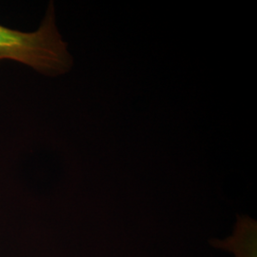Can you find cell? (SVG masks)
Instances as JSON below:
<instances>
[{
    "label": "cell",
    "instance_id": "cell-1",
    "mask_svg": "<svg viewBox=\"0 0 257 257\" xmlns=\"http://www.w3.org/2000/svg\"><path fill=\"white\" fill-rule=\"evenodd\" d=\"M5 60L25 65L50 77L72 70L74 59L56 26L53 1L34 32H22L0 24V62Z\"/></svg>",
    "mask_w": 257,
    "mask_h": 257
},
{
    "label": "cell",
    "instance_id": "cell-2",
    "mask_svg": "<svg viewBox=\"0 0 257 257\" xmlns=\"http://www.w3.org/2000/svg\"><path fill=\"white\" fill-rule=\"evenodd\" d=\"M256 221L248 216H238L232 235L213 246L232 251L235 257H256Z\"/></svg>",
    "mask_w": 257,
    "mask_h": 257
}]
</instances>
